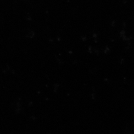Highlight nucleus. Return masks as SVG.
Instances as JSON below:
<instances>
[]
</instances>
